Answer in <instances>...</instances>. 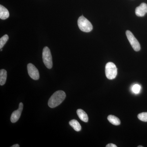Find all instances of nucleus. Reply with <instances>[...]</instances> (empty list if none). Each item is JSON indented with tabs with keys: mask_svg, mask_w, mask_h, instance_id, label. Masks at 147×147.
Masks as SVG:
<instances>
[{
	"mask_svg": "<svg viewBox=\"0 0 147 147\" xmlns=\"http://www.w3.org/2000/svg\"><path fill=\"white\" fill-rule=\"evenodd\" d=\"M66 97L65 92L62 90L55 92L50 97L48 100V106L51 108H54L61 104Z\"/></svg>",
	"mask_w": 147,
	"mask_h": 147,
	"instance_id": "nucleus-1",
	"label": "nucleus"
},
{
	"mask_svg": "<svg viewBox=\"0 0 147 147\" xmlns=\"http://www.w3.org/2000/svg\"><path fill=\"white\" fill-rule=\"evenodd\" d=\"M78 25L81 30L86 32L91 31L93 29L91 23L83 16H80L78 19Z\"/></svg>",
	"mask_w": 147,
	"mask_h": 147,
	"instance_id": "nucleus-2",
	"label": "nucleus"
},
{
	"mask_svg": "<svg viewBox=\"0 0 147 147\" xmlns=\"http://www.w3.org/2000/svg\"><path fill=\"white\" fill-rule=\"evenodd\" d=\"M105 72L108 79L112 80L115 79L117 74V69L114 63L108 62L105 65Z\"/></svg>",
	"mask_w": 147,
	"mask_h": 147,
	"instance_id": "nucleus-3",
	"label": "nucleus"
},
{
	"mask_svg": "<svg viewBox=\"0 0 147 147\" xmlns=\"http://www.w3.org/2000/svg\"><path fill=\"white\" fill-rule=\"evenodd\" d=\"M42 60L45 66L48 69L53 67V59L50 49L47 47H44L42 53Z\"/></svg>",
	"mask_w": 147,
	"mask_h": 147,
	"instance_id": "nucleus-4",
	"label": "nucleus"
},
{
	"mask_svg": "<svg viewBox=\"0 0 147 147\" xmlns=\"http://www.w3.org/2000/svg\"><path fill=\"white\" fill-rule=\"evenodd\" d=\"M126 35L127 39L133 49L137 52L139 51L141 49L140 44L133 34L129 31L127 30L126 32Z\"/></svg>",
	"mask_w": 147,
	"mask_h": 147,
	"instance_id": "nucleus-5",
	"label": "nucleus"
},
{
	"mask_svg": "<svg viewBox=\"0 0 147 147\" xmlns=\"http://www.w3.org/2000/svg\"><path fill=\"white\" fill-rule=\"evenodd\" d=\"M27 69L29 76L32 79L34 80H37L39 79V71L33 64L29 63L27 65Z\"/></svg>",
	"mask_w": 147,
	"mask_h": 147,
	"instance_id": "nucleus-6",
	"label": "nucleus"
},
{
	"mask_svg": "<svg viewBox=\"0 0 147 147\" xmlns=\"http://www.w3.org/2000/svg\"><path fill=\"white\" fill-rule=\"evenodd\" d=\"M24 105L22 102L19 103V108L18 110H15L11 114V121L13 123H16L18 120L21 115L22 110H23Z\"/></svg>",
	"mask_w": 147,
	"mask_h": 147,
	"instance_id": "nucleus-7",
	"label": "nucleus"
},
{
	"mask_svg": "<svg viewBox=\"0 0 147 147\" xmlns=\"http://www.w3.org/2000/svg\"><path fill=\"white\" fill-rule=\"evenodd\" d=\"M147 13V5L145 3H142L135 9V13L137 16L143 17Z\"/></svg>",
	"mask_w": 147,
	"mask_h": 147,
	"instance_id": "nucleus-8",
	"label": "nucleus"
},
{
	"mask_svg": "<svg viewBox=\"0 0 147 147\" xmlns=\"http://www.w3.org/2000/svg\"><path fill=\"white\" fill-rule=\"evenodd\" d=\"M77 115L81 120L84 122H88V117L87 113L82 109H79L76 111Z\"/></svg>",
	"mask_w": 147,
	"mask_h": 147,
	"instance_id": "nucleus-9",
	"label": "nucleus"
},
{
	"mask_svg": "<svg viewBox=\"0 0 147 147\" xmlns=\"http://www.w3.org/2000/svg\"><path fill=\"white\" fill-rule=\"evenodd\" d=\"M8 10L3 5H0V18L2 20H5L9 17Z\"/></svg>",
	"mask_w": 147,
	"mask_h": 147,
	"instance_id": "nucleus-10",
	"label": "nucleus"
},
{
	"mask_svg": "<svg viewBox=\"0 0 147 147\" xmlns=\"http://www.w3.org/2000/svg\"><path fill=\"white\" fill-rule=\"evenodd\" d=\"M69 124L76 131H79L81 130L82 127L81 125L76 120H71L69 122Z\"/></svg>",
	"mask_w": 147,
	"mask_h": 147,
	"instance_id": "nucleus-11",
	"label": "nucleus"
},
{
	"mask_svg": "<svg viewBox=\"0 0 147 147\" xmlns=\"http://www.w3.org/2000/svg\"><path fill=\"white\" fill-rule=\"evenodd\" d=\"M7 77V72L5 69H2L0 70V85L3 86L5 84Z\"/></svg>",
	"mask_w": 147,
	"mask_h": 147,
	"instance_id": "nucleus-12",
	"label": "nucleus"
},
{
	"mask_svg": "<svg viewBox=\"0 0 147 147\" xmlns=\"http://www.w3.org/2000/svg\"><path fill=\"white\" fill-rule=\"evenodd\" d=\"M108 119L110 123L115 125H119L120 124L121 121L116 116L110 115L108 117Z\"/></svg>",
	"mask_w": 147,
	"mask_h": 147,
	"instance_id": "nucleus-13",
	"label": "nucleus"
},
{
	"mask_svg": "<svg viewBox=\"0 0 147 147\" xmlns=\"http://www.w3.org/2000/svg\"><path fill=\"white\" fill-rule=\"evenodd\" d=\"M9 36L7 34L5 35L4 36L2 37L0 39V48L1 49L3 47L4 45H5V43L8 40Z\"/></svg>",
	"mask_w": 147,
	"mask_h": 147,
	"instance_id": "nucleus-14",
	"label": "nucleus"
},
{
	"mask_svg": "<svg viewBox=\"0 0 147 147\" xmlns=\"http://www.w3.org/2000/svg\"><path fill=\"white\" fill-rule=\"evenodd\" d=\"M137 117L140 120L142 121L147 122V113H140Z\"/></svg>",
	"mask_w": 147,
	"mask_h": 147,
	"instance_id": "nucleus-15",
	"label": "nucleus"
},
{
	"mask_svg": "<svg viewBox=\"0 0 147 147\" xmlns=\"http://www.w3.org/2000/svg\"><path fill=\"white\" fill-rule=\"evenodd\" d=\"M141 89V87L139 84H135L132 87V91L134 94L139 93Z\"/></svg>",
	"mask_w": 147,
	"mask_h": 147,
	"instance_id": "nucleus-16",
	"label": "nucleus"
},
{
	"mask_svg": "<svg viewBox=\"0 0 147 147\" xmlns=\"http://www.w3.org/2000/svg\"><path fill=\"white\" fill-rule=\"evenodd\" d=\"M106 147H117L116 145L114 144H108L106 145Z\"/></svg>",
	"mask_w": 147,
	"mask_h": 147,
	"instance_id": "nucleus-17",
	"label": "nucleus"
},
{
	"mask_svg": "<svg viewBox=\"0 0 147 147\" xmlns=\"http://www.w3.org/2000/svg\"><path fill=\"white\" fill-rule=\"evenodd\" d=\"M11 147H19L20 146L18 144H16L13 145V146H12Z\"/></svg>",
	"mask_w": 147,
	"mask_h": 147,
	"instance_id": "nucleus-18",
	"label": "nucleus"
},
{
	"mask_svg": "<svg viewBox=\"0 0 147 147\" xmlns=\"http://www.w3.org/2000/svg\"><path fill=\"white\" fill-rule=\"evenodd\" d=\"M138 147H143V146H138Z\"/></svg>",
	"mask_w": 147,
	"mask_h": 147,
	"instance_id": "nucleus-19",
	"label": "nucleus"
}]
</instances>
